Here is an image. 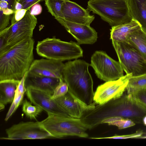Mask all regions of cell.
I'll return each mask as SVG.
<instances>
[{
	"instance_id": "39",
	"label": "cell",
	"mask_w": 146,
	"mask_h": 146,
	"mask_svg": "<svg viewBox=\"0 0 146 146\" xmlns=\"http://www.w3.org/2000/svg\"><path fill=\"white\" fill-rule=\"evenodd\" d=\"M20 1V0H15V4L16 2V1H17V2H19Z\"/></svg>"
},
{
	"instance_id": "28",
	"label": "cell",
	"mask_w": 146,
	"mask_h": 146,
	"mask_svg": "<svg viewBox=\"0 0 146 146\" xmlns=\"http://www.w3.org/2000/svg\"><path fill=\"white\" fill-rule=\"evenodd\" d=\"M131 95L136 103L146 113V89L141 90Z\"/></svg>"
},
{
	"instance_id": "22",
	"label": "cell",
	"mask_w": 146,
	"mask_h": 146,
	"mask_svg": "<svg viewBox=\"0 0 146 146\" xmlns=\"http://www.w3.org/2000/svg\"><path fill=\"white\" fill-rule=\"evenodd\" d=\"M25 82V75L20 81L15 91L14 100L5 119V120L6 121H7L10 118L19 106L22 104L24 95L27 90Z\"/></svg>"
},
{
	"instance_id": "16",
	"label": "cell",
	"mask_w": 146,
	"mask_h": 146,
	"mask_svg": "<svg viewBox=\"0 0 146 146\" xmlns=\"http://www.w3.org/2000/svg\"><path fill=\"white\" fill-rule=\"evenodd\" d=\"M62 11L65 20L80 24L90 25L95 18L94 15L90 14L88 8L85 9L69 0H64Z\"/></svg>"
},
{
	"instance_id": "35",
	"label": "cell",
	"mask_w": 146,
	"mask_h": 146,
	"mask_svg": "<svg viewBox=\"0 0 146 146\" xmlns=\"http://www.w3.org/2000/svg\"><path fill=\"white\" fill-rule=\"evenodd\" d=\"M1 10L2 11L4 14L7 15H12L15 12V11L13 10L10 9L9 8L3 10Z\"/></svg>"
},
{
	"instance_id": "40",
	"label": "cell",
	"mask_w": 146,
	"mask_h": 146,
	"mask_svg": "<svg viewBox=\"0 0 146 146\" xmlns=\"http://www.w3.org/2000/svg\"><path fill=\"white\" fill-rule=\"evenodd\" d=\"M146 90V89H145Z\"/></svg>"
},
{
	"instance_id": "9",
	"label": "cell",
	"mask_w": 146,
	"mask_h": 146,
	"mask_svg": "<svg viewBox=\"0 0 146 146\" xmlns=\"http://www.w3.org/2000/svg\"><path fill=\"white\" fill-rule=\"evenodd\" d=\"M7 137L1 139L11 140L54 138L41 125L40 121L21 122L5 130Z\"/></svg>"
},
{
	"instance_id": "38",
	"label": "cell",
	"mask_w": 146,
	"mask_h": 146,
	"mask_svg": "<svg viewBox=\"0 0 146 146\" xmlns=\"http://www.w3.org/2000/svg\"><path fill=\"white\" fill-rule=\"evenodd\" d=\"M142 122L145 126H146V115L144 117L143 119Z\"/></svg>"
},
{
	"instance_id": "4",
	"label": "cell",
	"mask_w": 146,
	"mask_h": 146,
	"mask_svg": "<svg viewBox=\"0 0 146 146\" xmlns=\"http://www.w3.org/2000/svg\"><path fill=\"white\" fill-rule=\"evenodd\" d=\"M87 8L112 27L131 21L127 0H89Z\"/></svg>"
},
{
	"instance_id": "6",
	"label": "cell",
	"mask_w": 146,
	"mask_h": 146,
	"mask_svg": "<svg viewBox=\"0 0 146 146\" xmlns=\"http://www.w3.org/2000/svg\"><path fill=\"white\" fill-rule=\"evenodd\" d=\"M36 50L42 57L62 62L77 59L83 54V50L78 43L63 41L55 37L38 41Z\"/></svg>"
},
{
	"instance_id": "31",
	"label": "cell",
	"mask_w": 146,
	"mask_h": 146,
	"mask_svg": "<svg viewBox=\"0 0 146 146\" xmlns=\"http://www.w3.org/2000/svg\"><path fill=\"white\" fill-rule=\"evenodd\" d=\"M27 9H22L16 11L11 15V24H12L21 20L25 15Z\"/></svg>"
},
{
	"instance_id": "7",
	"label": "cell",
	"mask_w": 146,
	"mask_h": 146,
	"mask_svg": "<svg viewBox=\"0 0 146 146\" xmlns=\"http://www.w3.org/2000/svg\"><path fill=\"white\" fill-rule=\"evenodd\" d=\"M119 62L127 74L135 76L146 73V60L129 44L112 40Z\"/></svg>"
},
{
	"instance_id": "13",
	"label": "cell",
	"mask_w": 146,
	"mask_h": 146,
	"mask_svg": "<svg viewBox=\"0 0 146 146\" xmlns=\"http://www.w3.org/2000/svg\"><path fill=\"white\" fill-rule=\"evenodd\" d=\"M64 64L62 61L41 58L33 60L28 73L31 74L62 79Z\"/></svg>"
},
{
	"instance_id": "3",
	"label": "cell",
	"mask_w": 146,
	"mask_h": 146,
	"mask_svg": "<svg viewBox=\"0 0 146 146\" xmlns=\"http://www.w3.org/2000/svg\"><path fill=\"white\" fill-rule=\"evenodd\" d=\"M90 65L80 59L68 61L64 64L62 74L68 90L88 105L94 102L93 82L88 69Z\"/></svg>"
},
{
	"instance_id": "23",
	"label": "cell",
	"mask_w": 146,
	"mask_h": 146,
	"mask_svg": "<svg viewBox=\"0 0 146 146\" xmlns=\"http://www.w3.org/2000/svg\"><path fill=\"white\" fill-rule=\"evenodd\" d=\"M146 89V73L138 76H131L129 78L126 90L127 94H133Z\"/></svg>"
},
{
	"instance_id": "32",
	"label": "cell",
	"mask_w": 146,
	"mask_h": 146,
	"mask_svg": "<svg viewBox=\"0 0 146 146\" xmlns=\"http://www.w3.org/2000/svg\"><path fill=\"white\" fill-rule=\"evenodd\" d=\"M45 0H20L19 2L23 5V9H30L31 7L34 5L39 3L40 2L45 1Z\"/></svg>"
},
{
	"instance_id": "21",
	"label": "cell",
	"mask_w": 146,
	"mask_h": 146,
	"mask_svg": "<svg viewBox=\"0 0 146 146\" xmlns=\"http://www.w3.org/2000/svg\"><path fill=\"white\" fill-rule=\"evenodd\" d=\"M127 43L138 51L146 60V33L141 27L129 35Z\"/></svg>"
},
{
	"instance_id": "34",
	"label": "cell",
	"mask_w": 146,
	"mask_h": 146,
	"mask_svg": "<svg viewBox=\"0 0 146 146\" xmlns=\"http://www.w3.org/2000/svg\"><path fill=\"white\" fill-rule=\"evenodd\" d=\"M0 1H4L7 2L9 4L8 8L13 9L14 11L15 0H0Z\"/></svg>"
},
{
	"instance_id": "33",
	"label": "cell",
	"mask_w": 146,
	"mask_h": 146,
	"mask_svg": "<svg viewBox=\"0 0 146 146\" xmlns=\"http://www.w3.org/2000/svg\"><path fill=\"white\" fill-rule=\"evenodd\" d=\"M30 9L31 14L34 16L40 15L42 11V7L39 3L33 5Z\"/></svg>"
},
{
	"instance_id": "18",
	"label": "cell",
	"mask_w": 146,
	"mask_h": 146,
	"mask_svg": "<svg viewBox=\"0 0 146 146\" xmlns=\"http://www.w3.org/2000/svg\"><path fill=\"white\" fill-rule=\"evenodd\" d=\"M141 27L139 23L132 19L130 22L112 27L110 30V38L112 40L127 42L129 35Z\"/></svg>"
},
{
	"instance_id": "25",
	"label": "cell",
	"mask_w": 146,
	"mask_h": 146,
	"mask_svg": "<svg viewBox=\"0 0 146 146\" xmlns=\"http://www.w3.org/2000/svg\"><path fill=\"white\" fill-rule=\"evenodd\" d=\"M105 123L109 125L115 126L120 129L133 126L135 124L132 120L120 117H114L106 119L102 122V124Z\"/></svg>"
},
{
	"instance_id": "12",
	"label": "cell",
	"mask_w": 146,
	"mask_h": 146,
	"mask_svg": "<svg viewBox=\"0 0 146 146\" xmlns=\"http://www.w3.org/2000/svg\"><path fill=\"white\" fill-rule=\"evenodd\" d=\"M26 94L34 105L42 108L48 115H69L55 101L51 99L52 94L44 91L31 87L27 88Z\"/></svg>"
},
{
	"instance_id": "15",
	"label": "cell",
	"mask_w": 146,
	"mask_h": 146,
	"mask_svg": "<svg viewBox=\"0 0 146 146\" xmlns=\"http://www.w3.org/2000/svg\"><path fill=\"white\" fill-rule=\"evenodd\" d=\"M70 116L81 119L86 111L93 109L96 104L94 102L88 105L78 99L68 90L64 95L54 100Z\"/></svg>"
},
{
	"instance_id": "17",
	"label": "cell",
	"mask_w": 146,
	"mask_h": 146,
	"mask_svg": "<svg viewBox=\"0 0 146 146\" xmlns=\"http://www.w3.org/2000/svg\"><path fill=\"white\" fill-rule=\"evenodd\" d=\"M60 82V79L41 76L29 74L25 75V86L45 91L51 94Z\"/></svg>"
},
{
	"instance_id": "24",
	"label": "cell",
	"mask_w": 146,
	"mask_h": 146,
	"mask_svg": "<svg viewBox=\"0 0 146 146\" xmlns=\"http://www.w3.org/2000/svg\"><path fill=\"white\" fill-rule=\"evenodd\" d=\"M64 0H45V5L48 11L56 19L63 18L62 8Z\"/></svg>"
},
{
	"instance_id": "27",
	"label": "cell",
	"mask_w": 146,
	"mask_h": 146,
	"mask_svg": "<svg viewBox=\"0 0 146 146\" xmlns=\"http://www.w3.org/2000/svg\"><path fill=\"white\" fill-rule=\"evenodd\" d=\"M68 90L67 84L63 79H60L59 84L54 90L51 99L54 100L64 96L68 92Z\"/></svg>"
},
{
	"instance_id": "30",
	"label": "cell",
	"mask_w": 146,
	"mask_h": 146,
	"mask_svg": "<svg viewBox=\"0 0 146 146\" xmlns=\"http://www.w3.org/2000/svg\"><path fill=\"white\" fill-rule=\"evenodd\" d=\"M11 15H7L4 14L2 10L0 9V32L1 31L9 26Z\"/></svg>"
},
{
	"instance_id": "20",
	"label": "cell",
	"mask_w": 146,
	"mask_h": 146,
	"mask_svg": "<svg viewBox=\"0 0 146 146\" xmlns=\"http://www.w3.org/2000/svg\"><path fill=\"white\" fill-rule=\"evenodd\" d=\"M132 19L140 24L146 33V0H127Z\"/></svg>"
},
{
	"instance_id": "29",
	"label": "cell",
	"mask_w": 146,
	"mask_h": 146,
	"mask_svg": "<svg viewBox=\"0 0 146 146\" xmlns=\"http://www.w3.org/2000/svg\"><path fill=\"white\" fill-rule=\"evenodd\" d=\"M144 134V132L142 130L137 131L136 132L131 134L127 135H115L113 136L105 137H90V139H127L129 138H140Z\"/></svg>"
},
{
	"instance_id": "14",
	"label": "cell",
	"mask_w": 146,
	"mask_h": 146,
	"mask_svg": "<svg viewBox=\"0 0 146 146\" xmlns=\"http://www.w3.org/2000/svg\"><path fill=\"white\" fill-rule=\"evenodd\" d=\"M56 19L74 37L79 44H92L97 41V33L90 25L70 22L62 18Z\"/></svg>"
},
{
	"instance_id": "2",
	"label": "cell",
	"mask_w": 146,
	"mask_h": 146,
	"mask_svg": "<svg viewBox=\"0 0 146 146\" xmlns=\"http://www.w3.org/2000/svg\"><path fill=\"white\" fill-rule=\"evenodd\" d=\"M35 40L25 39L0 55V81L20 80L28 72L34 60Z\"/></svg>"
},
{
	"instance_id": "1",
	"label": "cell",
	"mask_w": 146,
	"mask_h": 146,
	"mask_svg": "<svg viewBox=\"0 0 146 146\" xmlns=\"http://www.w3.org/2000/svg\"><path fill=\"white\" fill-rule=\"evenodd\" d=\"M145 111L136 103L131 94H124L120 97L102 105H96L84 113L81 119L88 129L102 124L104 119L120 117L132 120L135 123H142Z\"/></svg>"
},
{
	"instance_id": "5",
	"label": "cell",
	"mask_w": 146,
	"mask_h": 146,
	"mask_svg": "<svg viewBox=\"0 0 146 146\" xmlns=\"http://www.w3.org/2000/svg\"><path fill=\"white\" fill-rule=\"evenodd\" d=\"M48 117L40 121L43 127L54 138L68 136L87 138L88 129L80 119L69 115H48Z\"/></svg>"
},
{
	"instance_id": "10",
	"label": "cell",
	"mask_w": 146,
	"mask_h": 146,
	"mask_svg": "<svg viewBox=\"0 0 146 146\" xmlns=\"http://www.w3.org/2000/svg\"><path fill=\"white\" fill-rule=\"evenodd\" d=\"M37 23L36 17L31 14L30 9L21 20L11 24L3 30L6 33L9 49L25 39L32 38Z\"/></svg>"
},
{
	"instance_id": "19",
	"label": "cell",
	"mask_w": 146,
	"mask_h": 146,
	"mask_svg": "<svg viewBox=\"0 0 146 146\" xmlns=\"http://www.w3.org/2000/svg\"><path fill=\"white\" fill-rule=\"evenodd\" d=\"M20 81L13 79L0 81L1 111L4 109L7 104L13 102Z\"/></svg>"
},
{
	"instance_id": "11",
	"label": "cell",
	"mask_w": 146,
	"mask_h": 146,
	"mask_svg": "<svg viewBox=\"0 0 146 146\" xmlns=\"http://www.w3.org/2000/svg\"><path fill=\"white\" fill-rule=\"evenodd\" d=\"M131 74H126L116 80L106 82L99 85L94 92L93 100L101 105L118 98L124 94Z\"/></svg>"
},
{
	"instance_id": "37",
	"label": "cell",
	"mask_w": 146,
	"mask_h": 146,
	"mask_svg": "<svg viewBox=\"0 0 146 146\" xmlns=\"http://www.w3.org/2000/svg\"><path fill=\"white\" fill-rule=\"evenodd\" d=\"M23 7V6L19 2L16 1L15 5L14 11L15 12L17 10L22 9Z\"/></svg>"
},
{
	"instance_id": "36",
	"label": "cell",
	"mask_w": 146,
	"mask_h": 146,
	"mask_svg": "<svg viewBox=\"0 0 146 146\" xmlns=\"http://www.w3.org/2000/svg\"><path fill=\"white\" fill-rule=\"evenodd\" d=\"M8 5L6 1H0V9L3 10L8 8Z\"/></svg>"
},
{
	"instance_id": "8",
	"label": "cell",
	"mask_w": 146,
	"mask_h": 146,
	"mask_svg": "<svg viewBox=\"0 0 146 146\" xmlns=\"http://www.w3.org/2000/svg\"><path fill=\"white\" fill-rule=\"evenodd\" d=\"M90 65L97 77L106 82L116 80L124 76L119 61L113 60L102 51H96L93 54Z\"/></svg>"
},
{
	"instance_id": "26",
	"label": "cell",
	"mask_w": 146,
	"mask_h": 146,
	"mask_svg": "<svg viewBox=\"0 0 146 146\" xmlns=\"http://www.w3.org/2000/svg\"><path fill=\"white\" fill-rule=\"evenodd\" d=\"M32 104L26 99L23 100L22 104V111L30 119L36 120V117L43 110L38 106L32 105Z\"/></svg>"
}]
</instances>
